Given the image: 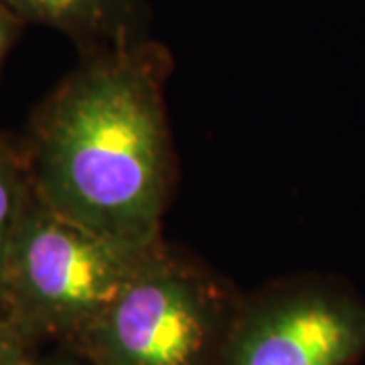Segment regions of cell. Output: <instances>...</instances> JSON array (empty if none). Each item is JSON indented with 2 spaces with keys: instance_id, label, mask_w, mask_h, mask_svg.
Returning <instances> with one entry per match:
<instances>
[{
  "instance_id": "cell-1",
  "label": "cell",
  "mask_w": 365,
  "mask_h": 365,
  "mask_svg": "<svg viewBox=\"0 0 365 365\" xmlns=\"http://www.w3.org/2000/svg\"><path fill=\"white\" fill-rule=\"evenodd\" d=\"M170 73L169 49L148 37L83 53L33 114L21 148L31 189L110 240L160 242L177 181Z\"/></svg>"
},
{
  "instance_id": "cell-2",
  "label": "cell",
  "mask_w": 365,
  "mask_h": 365,
  "mask_svg": "<svg viewBox=\"0 0 365 365\" xmlns=\"http://www.w3.org/2000/svg\"><path fill=\"white\" fill-rule=\"evenodd\" d=\"M244 294L160 240L71 347L90 365H220Z\"/></svg>"
},
{
  "instance_id": "cell-3",
  "label": "cell",
  "mask_w": 365,
  "mask_h": 365,
  "mask_svg": "<svg viewBox=\"0 0 365 365\" xmlns=\"http://www.w3.org/2000/svg\"><path fill=\"white\" fill-rule=\"evenodd\" d=\"M157 244L110 240L63 217L31 189L6 260L2 313L37 349L71 347Z\"/></svg>"
},
{
  "instance_id": "cell-4",
  "label": "cell",
  "mask_w": 365,
  "mask_h": 365,
  "mask_svg": "<svg viewBox=\"0 0 365 365\" xmlns=\"http://www.w3.org/2000/svg\"><path fill=\"white\" fill-rule=\"evenodd\" d=\"M365 299L333 276H297L244 294L220 365H357Z\"/></svg>"
},
{
  "instance_id": "cell-5",
  "label": "cell",
  "mask_w": 365,
  "mask_h": 365,
  "mask_svg": "<svg viewBox=\"0 0 365 365\" xmlns=\"http://www.w3.org/2000/svg\"><path fill=\"white\" fill-rule=\"evenodd\" d=\"M23 25L63 33L83 53L146 37V0H0Z\"/></svg>"
},
{
  "instance_id": "cell-6",
  "label": "cell",
  "mask_w": 365,
  "mask_h": 365,
  "mask_svg": "<svg viewBox=\"0 0 365 365\" xmlns=\"http://www.w3.org/2000/svg\"><path fill=\"white\" fill-rule=\"evenodd\" d=\"M29 191L31 182L21 148L0 140V311L6 260Z\"/></svg>"
},
{
  "instance_id": "cell-7",
  "label": "cell",
  "mask_w": 365,
  "mask_h": 365,
  "mask_svg": "<svg viewBox=\"0 0 365 365\" xmlns=\"http://www.w3.org/2000/svg\"><path fill=\"white\" fill-rule=\"evenodd\" d=\"M39 349L33 347L13 321L0 311V365H23Z\"/></svg>"
},
{
  "instance_id": "cell-8",
  "label": "cell",
  "mask_w": 365,
  "mask_h": 365,
  "mask_svg": "<svg viewBox=\"0 0 365 365\" xmlns=\"http://www.w3.org/2000/svg\"><path fill=\"white\" fill-rule=\"evenodd\" d=\"M23 26L25 25L0 2V66H2L6 53L11 51V47H13V43L16 41Z\"/></svg>"
},
{
  "instance_id": "cell-9",
  "label": "cell",
  "mask_w": 365,
  "mask_h": 365,
  "mask_svg": "<svg viewBox=\"0 0 365 365\" xmlns=\"http://www.w3.org/2000/svg\"><path fill=\"white\" fill-rule=\"evenodd\" d=\"M33 365H90L66 347H45L35 355Z\"/></svg>"
},
{
  "instance_id": "cell-10",
  "label": "cell",
  "mask_w": 365,
  "mask_h": 365,
  "mask_svg": "<svg viewBox=\"0 0 365 365\" xmlns=\"http://www.w3.org/2000/svg\"><path fill=\"white\" fill-rule=\"evenodd\" d=\"M35 355H37V353H35ZM35 355H33V357H31V359H29V361H26V364H23V365H33V361H35Z\"/></svg>"
}]
</instances>
